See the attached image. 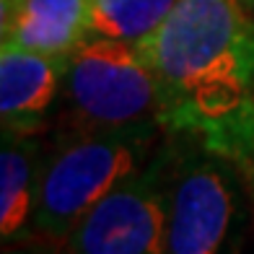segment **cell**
<instances>
[{"instance_id":"obj_2","label":"cell","mask_w":254,"mask_h":254,"mask_svg":"<svg viewBox=\"0 0 254 254\" xmlns=\"http://www.w3.org/2000/svg\"><path fill=\"white\" fill-rule=\"evenodd\" d=\"M161 132L158 122L83 127L60 143L44 161L31 231L50 244L67 241L91 207L153 158Z\"/></svg>"},{"instance_id":"obj_11","label":"cell","mask_w":254,"mask_h":254,"mask_svg":"<svg viewBox=\"0 0 254 254\" xmlns=\"http://www.w3.org/2000/svg\"><path fill=\"white\" fill-rule=\"evenodd\" d=\"M247 3H249V5H254V0H247Z\"/></svg>"},{"instance_id":"obj_9","label":"cell","mask_w":254,"mask_h":254,"mask_svg":"<svg viewBox=\"0 0 254 254\" xmlns=\"http://www.w3.org/2000/svg\"><path fill=\"white\" fill-rule=\"evenodd\" d=\"M179 0H88V37L140 44Z\"/></svg>"},{"instance_id":"obj_8","label":"cell","mask_w":254,"mask_h":254,"mask_svg":"<svg viewBox=\"0 0 254 254\" xmlns=\"http://www.w3.org/2000/svg\"><path fill=\"white\" fill-rule=\"evenodd\" d=\"M42 145L34 135L3 132L0 148V236L18 241L31 228L42 187Z\"/></svg>"},{"instance_id":"obj_10","label":"cell","mask_w":254,"mask_h":254,"mask_svg":"<svg viewBox=\"0 0 254 254\" xmlns=\"http://www.w3.org/2000/svg\"><path fill=\"white\" fill-rule=\"evenodd\" d=\"M5 254H31V252H24V249H10V252H5Z\"/></svg>"},{"instance_id":"obj_3","label":"cell","mask_w":254,"mask_h":254,"mask_svg":"<svg viewBox=\"0 0 254 254\" xmlns=\"http://www.w3.org/2000/svg\"><path fill=\"white\" fill-rule=\"evenodd\" d=\"M166 254H236L247 228V171L190 137H169Z\"/></svg>"},{"instance_id":"obj_6","label":"cell","mask_w":254,"mask_h":254,"mask_svg":"<svg viewBox=\"0 0 254 254\" xmlns=\"http://www.w3.org/2000/svg\"><path fill=\"white\" fill-rule=\"evenodd\" d=\"M67 57H52L3 39L0 47V122L3 132L34 135L65 80Z\"/></svg>"},{"instance_id":"obj_7","label":"cell","mask_w":254,"mask_h":254,"mask_svg":"<svg viewBox=\"0 0 254 254\" xmlns=\"http://www.w3.org/2000/svg\"><path fill=\"white\" fill-rule=\"evenodd\" d=\"M3 39L70 57L88 39V0H3Z\"/></svg>"},{"instance_id":"obj_5","label":"cell","mask_w":254,"mask_h":254,"mask_svg":"<svg viewBox=\"0 0 254 254\" xmlns=\"http://www.w3.org/2000/svg\"><path fill=\"white\" fill-rule=\"evenodd\" d=\"M169 143L80 218L70 254H166Z\"/></svg>"},{"instance_id":"obj_1","label":"cell","mask_w":254,"mask_h":254,"mask_svg":"<svg viewBox=\"0 0 254 254\" xmlns=\"http://www.w3.org/2000/svg\"><path fill=\"white\" fill-rule=\"evenodd\" d=\"M137 50L158 80L161 130L231 158L254 182L252 5L179 0Z\"/></svg>"},{"instance_id":"obj_4","label":"cell","mask_w":254,"mask_h":254,"mask_svg":"<svg viewBox=\"0 0 254 254\" xmlns=\"http://www.w3.org/2000/svg\"><path fill=\"white\" fill-rule=\"evenodd\" d=\"M65 94L83 127L158 122V80L137 44L88 37L67 57Z\"/></svg>"}]
</instances>
